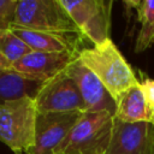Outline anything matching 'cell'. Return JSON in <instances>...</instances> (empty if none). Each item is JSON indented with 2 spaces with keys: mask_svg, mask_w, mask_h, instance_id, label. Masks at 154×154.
<instances>
[{
  "mask_svg": "<svg viewBox=\"0 0 154 154\" xmlns=\"http://www.w3.org/2000/svg\"><path fill=\"white\" fill-rule=\"evenodd\" d=\"M78 59L101 81L116 103L124 91L140 83L111 38L91 48H83Z\"/></svg>",
  "mask_w": 154,
  "mask_h": 154,
  "instance_id": "cell-1",
  "label": "cell"
},
{
  "mask_svg": "<svg viewBox=\"0 0 154 154\" xmlns=\"http://www.w3.org/2000/svg\"><path fill=\"white\" fill-rule=\"evenodd\" d=\"M114 114L84 112L66 138L52 154H105L112 136Z\"/></svg>",
  "mask_w": 154,
  "mask_h": 154,
  "instance_id": "cell-2",
  "label": "cell"
},
{
  "mask_svg": "<svg viewBox=\"0 0 154 154\" xmlns=\"http://www.w3.org/2000/svg\"><path fill=\"white\" fill-rule=\"evenodd\" d=\"M36 117L37 108L31 97L0 105V141L16 154H29L35 147Z\"/></svg>",
  "mask_w": 154,
  "mask_h": 154,
  "instance_id": "cell-3",
  "label": "cell"
},
{
  "mask_svg": "<svg viewBox=\"0 0 154 154\" xmlns=\"http://www.w3.org/2000/svg\"><path fill=\"white\" fill-rule=\"evenodd\" d=\"M13 25L40 31H79L60 0H19Z\"/></svg>",
  "mask_w": 154,
  "mask_h": 154,
  "instance_id": "cell-4",
  "label": "cell"
},
{
  "mask_svg": "<svg viewBox=\"0 0 154 154\" xmlns=\"http://www.w3.org/2000/svg\"><path fill=\"white\" fill-rule=\"evenodd\" d=\"M78 30L95 45L109 40L111 8L109 0H60Z\"/></svg>",
  "mask_w": 154,
  "mask_h": 154,
  "instance_id": "cell-5",
  "label": "cell"
},
{
  "mask_svg": "<svg viewBox=\"0 0 154 154\" xmlns=\"http://www.w3.org/2000/svg\"><path fill=\"white\" fill-rule=\"evenodd\" d=\"M35 105L37 112H85V106L73 78L65 71L46 81L37 93Z\"/></svg>",
  "mask_w": 154,
  "mask_h": 154,
  "instance_id": "cell-6",
  "label": "cell"
},
{
  "mask_svg": "<svg viewBox=\"0 0 154 154\" xmlns=\"http://www.w3.org/2000/svg\"><path fill=\"white\" fill-rule=\"evenodd\" d=\"M84 112H37L35 147L29 154H52L66 138Z\"/></svg>",
  "mask_w": 154,
  "mask_h": 154,
  "instance_id": "cell-7",
  "label": "cell"
},
{
  "mask_svg": "<svg viewBox=\"0 0 154 154\" xmlns=\"http://www.w3.org/2000/svg\"><path fill=\"white\" fill-rule=\"evenodd\" d=\"M105 154H154V125L149 122L125 123L114 117Z\"/></svg>",
  "mask_w": 154,
  "mask_h": 154,
  "instance_id": "cell-8",
  "label": "cell"
},
{
  "mask_svg": "<svg viewBox=\"0 0 154 154\" xmlns=\"http://www.w3.org/2000/svg\"><path fill=\"white\" fill-rule=\"evenodd\" d=\"M66 72L73 78L78 87L85 106V112L108 111L113 114L116 113V101L112 99L101 81L78 58L67 66Z\"/></svg>",
  "mask_w": 154,
  "mask_h": 154,
  "instance_id": "cell-9",
  "label": "cell"
},
{
  "mask_svg": "<svg viewBox=\"0 0 154 154\" xmlns=\"http://www.w3.org/2000/svg\"><path fill=\"white\" fill-rule=\"evenodd\" d=\"M78 58L70 52H30L13 64L12 70L35 81L46 82L67 69Z\"/></svg>",
  "mask_w": 154,
  "mask_h": 154,
  "instance_id": "cell-10",
  "label": "cell"
},
{
  "mask_svg": "<svg viewBox=\"0 0 154 154\" xmlns=\"http://www.w3.org/2000/svg\"><path fill=\"white\" fill-rule=\"evenodd\" d=\"M11 30L22 38L32 52H70L79 54L83 49L82 32H57V31H40L18 25H12Z\"/></svg>",
  "mask_w": 154,
  "mask_h": 154,
  "instance_id": "cell-11",
  "label": "cell"
},
{
  "mask_svg": "<svg viewBox=\"0 0 154 154\" xmlns=\"http://www.w3.org/2000/svg\"><path fill=\"white\" fill-rule=\"evenodd\" d=\"M46 82L35 81L14 70L0 71V105L23 99H35Z\"/></svg>",
  "mask_w": 154,
  "mask_h": 154,
  "instance_id": "cell-12",
  "label": "cell"
},
{
  "mask_svg": "<svg viewBox=\"0 0 154 154\" xmlns=\"http://www.w3.org/2000/svg\"><path fill=\"white\" fill-rule=\"evenodd\" d=\"M114 117L125 123H150V112L141 82L122 94L117 101Z\"/></svg>",
  "mask_w": 154,
  "mask_h": 154,
  "instance_id": "cell-13",
  "label": "cell"
},
{
  "mask_svg": "<svg viewBox=\"0 0 154 154\" xmlns=\"http://www.w3.org/2000/svg\"><path fill=\"white\" fill-rule=\"evenodd\" d=\"M138 20L142 26L138 32L135 51L142 52L154 43V0H144L136 4Z\"/></svg>",
  "mask_w": 154,
  "mask_h": 154,
  "instance_id": "cell-14",
  "label": "cell"
},
{
  "mask_svg": "<svg viewBox=\"0 0 154 154\" xmlns=\"http://www.w3.org/2000/svg\"><path fill=\"white\" fill-rule=\"evenodd\" d=\"M30 52H32L30 47L11 29L0 30V53L8 61L14 64Z\"/></svg>",
  "mask_w": 154,
  "mask_h": 154,
  "instance_id": "cell-15",
  "label": "cell"
},
{
  "mask_svg": "<svg viewBox=\"0 0 154 154\" xmlns=\"http://www.w3.org/2000/svg\"><path fill=\"white\" fill-rule=\"evenodd\" d=\"M19 0H0V30H8L14 23Z\"/></svg>",
  "mask_w": 154,
  "mask_h": 154,
  "instance_id": "cell-16",
  "label": "cell"
},
{
  "mask_svg": "<svg viewBox=\"0 0 154 154\" xmlns=\"http://www.w3.org/2000/svg\"><path fill=\"white\" fill-rule=\"evenodd\" d=\"M143 90H144V95L147 99V103L149 107V112H152V108L154 106V79L152 78H144L141 82Z\"/></svg>",
  "mask_w": 154,
  "mask_h": 154,
  "instance_id": "cell-17",
  "label": "cell"
},
{
  "mask_svg": "<svg viewBox=\"0 0 154 154\" xmlns=\"http://www.w3.org/2000/svg\"><path fill=\"white\" fill-rule=\"evenodd\" d=\"M13 67V64L11 61H8L1 53H0V71H4V70H12Z\"/></svg>",
  "mask_w": 154,
  "mask_h": 154,
  "instance_id": "cell-18",
  "label": "cell"
},
{
  "mask_svg": "<svg viewBox=\"0 0 154 154\" xmlns=\"http://www.w3.org/2000/svg\"><path fill=\"white\" fill-rule=\"evenodd\" d=\"M150 123L154 125V106L152 108V112H150Z\"/></svg>",
  "mask_w": 154,
  "mask_h": 154,
  "instance_id": "cell-19",
  "label": "cell"
}]
</instances>
